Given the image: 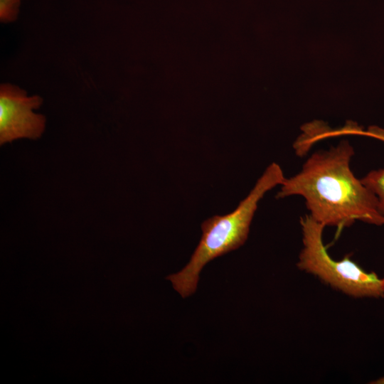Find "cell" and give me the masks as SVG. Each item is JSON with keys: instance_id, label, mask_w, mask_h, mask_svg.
Segmentation results:
<instances>
[{"instance_id": "obj_3", "label": "cell", "mask_w": 384, "mask_h": 384, "mask_svg": "<svg viewBox=\"0 0 384 384\" xmlns=\"http://www.w3.org/2000/svg\"><path fill=\"white\" fill-rule=\"evenodd\" d=\"M303 247L297 265L324 283L355 298H384L383 279L345 257L333 259L323 242L324 226L309 214L300 219Z\"/></svg>"}, {"instance_id": "obj_6", "label": "cell", "mask_w": 384, "mask_h": 384, "mask_svg": "<svg viewBox=\"0 0 384 384\" xmlns=\"http://www.w3.org/2000/svg\"><path fill=\"white\" fill-rule=\"evenodd\" d=\"M21 0H0V21L10 23L17 19Z\"/></svg>"}, {"instance_id": "obj_4", "label": "cell", "mask_w": 384, "mask_h": 384, "mask_svg": "<svg viewBox=\"0 0 384 384\" xmlns=\"http://www.w3.org/2000/svg\"><path fill=\"white\" fill-rule=\"evenodd\" d=\"M43 99L27 96L24 90L10 83L0 85V144L27 138L37 139L46 127V117L33 112Z\"/></svg>"}, {"instance_id": "obj_1", "label": "cell", "mask_w": 384, "mask_h": 384, "mask_svg": "<svg viewBox=\"0 0 384 384\" xmlns=\"http://www.w3.org/2000/svg\"><path fill=\"white\" fill-rule=\"evenodd\" d=\"M353 154L346 140L329 150L315 151L298 174L285 178L276 198L302 196L311 217L324 227H336L338 232L356 220L384 225L376 196L350 168Z\"/></svg>"}, {"instance_id": "obj_2", "label": "cell", "mask_w": 384, "mask_h": 384, "mask_svg": "<svg viewBox=\"0 0 384 384\" xmlns=\"http://www.w3.org/2000/svg\"><path fill=\"white\" fill-rule=\"evenodd\" d=\"M284 179L280 166L272 163L233 211L224 215H214L202 223V236L190 261L180 272L166 277L183 298L195 292L199 274L206 264L245 243L258 202Z\"/></svg>"}, {"instance_id": "obj_8", "label": "cell", "mask_w": 384, "mask_h": 384, "mask_svg": "<svg viewBox=\"0 0 384 384\" xmlns=\"http://www.w3.org/2000/svg\"><path fill=\"white\" fill-rule=\"evenodd\" d=\"M383 292H384V278H383Z\"/></svg>"}, {"instance_id": "obj_5", "label": "cell", "mask_w": 384, "mask_h": 384, "mask_svg": "<svg viewBox=\"0 0 384 384\" xmlns=\"http://www.w3.org/2000/svg\"><path fill=\"white\" fill-rule=\"evenodd\" d=\"M356 134L368 135L384 142V129L378 127L371 126L366 132L358 129ZM361 181L376 196L379 210L384 215V169L370 171Z\"/></svg>"}, {"instance_id": "obj_7", "label": "cell", "mask_w": 384, "mask_h": 384, "mask_svg": "<svg viewBox=\"0 0 384 384\" xmlns=\"http://www.w3.org/2000/svg\"><path fill=\"white\" fill-rule=\"evenodd\" d=\"M372 384H384V375L370 382Z\"/></svg>"}]
</instances>
